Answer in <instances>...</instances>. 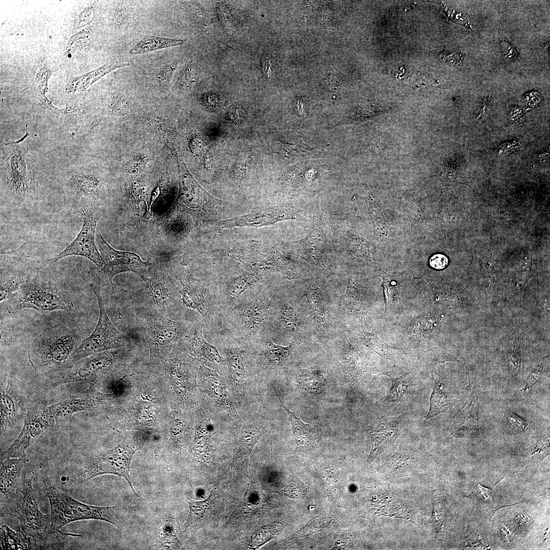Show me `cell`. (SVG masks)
<instances>
[{"instance_id": "obj_54", "label": "cell", "mask_w": 550, "mask_h": 550, "mask_svg": "<svg viewBox=\"0 0 550 550\" xmlns=\"http://www.w3.org/2000/svg\"><path fill=\"white\" fill-rule=\"evenodd\" d=\"M448 263V258L442 254H435L431 257L429 260L430 265L436 269L445 268Z\"/></svg>"}, {"instance_id": "obj_33", "label": "cell", "mask_w": 550, "mask_h": 550, "mask_svg": "<svg viewBox=\"0 0 550 550\" xmlns=\"http://www.w3.org/2000/svg\"><path fill=\"white\" fill-rule=\"evenodd\" d=\"M185 41L169 38L148 35L140 41L129 51L131 55L146 53L163 48L179 46Z\"/></svg>"}, {"instance_id": "obj_5", "label": "cell", "mask_w": 550, "mask_h": 550, "mask_svg": "<svg viewBox=\"0 0 550 550\" xmlns=\"http://www.w3.org/2000/svg\"><path fill=\"white\" fill-rule=\"evenodd\" d=\"M142 447V444L138 438L131 434L126 433L124 438L116 447L86 463L76 473L72 482L79 484L99 475H115L123 478L135 495L140 497L132 485L130 468L134 454Z\"/></svg>"}, {"instance_id": "obj_20", "label": "cell", "mask_w": 550, "mask_h": 550, "mask_svg": "<svg viewBox=\"0 0 550 550\" xmlns=\"http://www.w3.org/2000/svg\"><path fill=\"white\" fill-rule=\"evenodd\" d=\"M111 395L93 392L78 393L47 406V410L54 423L58 419L69 417L74 413L95 408Z\"/></svg>"}, {"instance_id": "obj_17", "label": "cell", "mask_w": 550, "mask_h": 550, "mask_svg": "<svg viewBox=\"0 0 550 550\" xmlns=\"http://www.w3.org/2000/svg\"><path fill=\"white\" fill-rule=\"evenodd\" d=\"M0 425L1 432L15 427L25 415L24 398L18 384L5 376L1 381Z\"/></svg>"}, {"instance_id": "obj_14", "label": "cell", "mask_w": 550, "mask_h": 550, "mask_svg": "<svg viewBox=\"0 0 550 550\" xmlns=\"http://www.w3.org/2000/svg\"><path fill=\"white\" fill-rule=\"evenodd\" d=\"M315 223V227L306 237L291 242L290 245L293 254L328 274L332 266L330 258L332 245L323 228L324 224L319 222Z\"/></svg>"}, {"instance_id": "obj_48", "label": "cell", "mask_w": 550, "mask_h": 550, "mask_svg": "<svg viewBox=\"0 0 550 550\" xmlns=\"http://www.w3.org/2000/svg\"><path fill=\"white\" fill-rule=\"evenodd\" d=\"M447 518V512L441 503L435 501L433 509L430 519V522L436 527V530L441 528Z\"/></svg>"}, {"instance_id": "obj_39", "label": "cell", "mask_w": 550, "mask_h": 550, "mask_svg": "<svg viewBox=\"0 0 550 550\" xmlns=\"http://www.w3.org/2000/svg\"><path fill=\"white\" fill-rule=\"evenodd\" d=\"M212 494L213 491L208 498L203 501L188 500L189 511L184 524L185 532L197 528L203 519L209 506Z\"/></svg>"}, {"instance_id": "obj_1", "label": "cell", "mask_w": 550, "mask_h": 550, "mask_svg": "<svg viewBox=\"0 0 550 550\" xmlns=\"http://www.w3.org/2000/svg\"><path fill=\"white\" fill-rule=\"evenodd\" d=\"M82 339L74 324L62 323L46 328L32 344L29 361L36 371H55L68 362Z\"/></svg>"}, {"instance_id": "obj_28", "label": "cell", "mask_w": 550, "mask_h": 550, "mask_svg": "<svg viewBox=\"0 0 550 550\" xmlns=\"http://www.w3.org/2000/svg\"><path fill=\"white\" fill-rule=\"evenodd\" d=\"M200 369L205 376L206 387L211 397L219 404L227 408L234 417L238 418L237 411L230 398L226 386L218 374L215 371L202 365H200Z\"/></svg>"}, {"instance_id": "obj_13", "label": "cell", "mask_w": 550, "mask_h": 550, "mask_svg": "<svg viewBox=\"0 0 550 550\" xmlns=\"http://www.w3.org/2000/svg\"><path fill=\"white\" fill-rule=\"evenodd\" d=\"M141 279L151 304L149 307L169 316L179 292L167 270L160 264L151 263Z\"/></svg>"}, {"instance_id": "obj_22", "label": "cell", "mask_w": 550, "mask_h": 550, "mask_svg": "<svg viewBox=\"0 0 550 550\" xmlns=\"http://www.w3.org/2000/svg\"><path fill=\"white\" fill-rule=\"evenodd\" d=\"M424 463V457L417 450L403 446L385 464L384 473L391 477H401L420 470Z\"/></svg>"}, {"instance_id": "obj_40", "label": "cell", "mask_w": 550, "mask_h": 550, "mask_svg": "<svg viewBox=\"0 0 550 550\" xmlns=\"http://www.w3.org/2000/svg\"><path fill=\"white\" fill-rule=\"evenodd\" d=\"M293 346V343L284 346L268 341L263 351L264 363L269 366L281 364L289 357Z\"/></svg>"}, {"instance_id": "obj_43", "label": "cell", "mask_w": 550, "mask_h": 550, "mask_svg": "<svg viewBox=\"0 0 550 550\" xmlns=\"http://www.w3.org/2000/svg\"><path fill=\"white\" fill-rule=\"evenodd\" d=\"M276 526L274 525L263 527L254 532L248 540V546L251 548L259 547L267 541L272 538L276 534Z\"/></svg>"}, {"instance_id": "obj_21", "label": "cell", "mask_w": 550, "mask_h": 550, "mask_svg": "<svg viewBox=\"0 0 550 550\" xmlns=\"http://www.w3.org/2000/svg\"><path fill=\"white\" fill-rule=\"evenodd\" d=\"M373 501L376 513L392 517L404 519L421 527V521L417 510L408 501L389 493H378Z\"/></svg>"}, {"instance_id": "obj_38", "label": "cell", "mask_w": 550, "mask_h": 550, "mask_svg": "<svg viewBox=\"0 0 550 550\" xmlns=\"http://www.w3.org/2000/svg\"><path fill=\"white\" fill-rule=\"evenodd\" d=\"M70 182L71 186L75 190L86 196L96 195L101 186L100 179L89 173H79L74 175Z\"/></svg>"}, {"instance_id": "obj_23", "label": "cell", "mask_w": 550, "mask_h": 550, "mask_svg": "<svg viewBox=\"0 0 550 550\" xmlns=\"http://www.w3.org/2000/svg\"><path fill=\"white\" fill-rule=\"evenodd\" d=\"M181 343L190 354L205 362L219 364L222 361L217 348L205 340L203 325L200 322H194L190 326Z\"/></svg>"}, {"instance_id": "obj_55", "label": "cell", "mask_w": 550, "mask_h": 550, "mask_svg": "<svg viewBox=\"0 0 550 550\" xmlns=\"http://www.w3.org/2000/svg\"><path fill=\"white\" fill-rule=\"evenodd\" d=\"M119 6L117 9L116 8L114 16L115 20L120 24V22L125 21L130 17L131 12L128 7H123V5Z\"/></svg>"}, {"instance_id": "obj_11", "label": "cell", "mask_w": 550, "mask_h": 550, "mask_svg": "<svg viewBox=\"0 0 550 550\" xmlns=\"http://www.w3.org/2000/svg\"><path fill=\"white\" fill-rule=\"evenodd\" d=\"M25 457L1 460V517L14 515L19 505L23 488L22 469Z\"/></svg>"}, {"instance_id": "obj_51", "label": "cell", "mask_w": 550, "mask_h": 550, "mask_svg": "<svg viewBox=\"0 0 550 550\" xmlns=\"http://www.w3.org/2000/svg\"><path fill=\"white\" fill-rule=\"evenodd\" d=\"M507 419L513 431L515 433L525 431L529 425L528 422L518 416L511 410H509L507 414Z\"/></svg>"}, {"instance_id": "obj_32", "label": "cell", "mask_w": 550, "mask_h": 550, "mask_svg": "<svg viewBox=\"0 0 550 550\" xmlns=\"http://www.w3.org/2000/svg\"><path fill=\"white\" fill-rule=\"evenodd\" d=\"M2 549H37L34 540L19 528L15 532L7 525L0 528Z\"/></svg>"}, {"instance_id": "obj_30", "label": "cell", "mask_w": 550, "mask_h": 550, "mask_svg": "<svg viewBox=\"0 0 550 550\" xmlns=\"http://www.w3.org/2000/svg\"><path fill=\"white\" fill-rule=\"evenodd\" d=\"M430 398V406L426 419L429 420L446 412L451 405V394L447 383L439 378H434Z\"/></svg>"}, {"instance_id": "obj_37", "label": "cell", "mask_w": 550, "mask_h": 550, "mask_svg": "<svg viewBox=\"0 0 550 550\" xmlns=\"http://www.w3.org/2000/svg\"><path fill=\"white\" fill-rule=\"evenodd\" d=\"M308 284V288L306 295L314 317L319 323L325 324L326 303L321 293L322 291L317 283L309 282Z\"/></svg>"}, {"instance_id": "obj_58", "label": "cell", "mask_w": 550, "mask_h": 550, "mask_svg": "<svg viewBox=\"0 0 550 550\" xmlns=\"http://www.w3.org/2000/svg\"><path fill=\"white\" fill-rule=\"evenodd\" d=\"M476 487L477 490L479 491H478V494L480 497H483L485 500H486V499H490V497L488 495V492H490V490L482 487L480 484H478Z\"/></svg>"}, {"instance_id": "obj_26", "label": "cell", "mask_w": 550, "mask_h": 550, "mask_svg": "<svg viewBox=\"0 0 550 550\" xmlns=\"http://www.w3.org/2000/svg\"><path fill=\"white\" fill-rule=\"evenodd\" d=\"M264 432L263 427L257 421L248 423L242 426L236 443L233 464L249 457Z\"/></svg>"}, {"instance_id": "obj_15", "label": "cell", "mask_w": 550, "mask_h": 550, "mask_svg": "<svg viewBox=\"0 0 550 550\" xmlns=\"http://www.w3.org/2000/svg\"><path fill=\"white\" fill-rule=\"evenodd\" d=\"M23 428L17 438L1 455V459L25 457L27 449L48 427L54 424L49 417L47 406L38 403L28 411Z\"/></svg>"}, {"instance_id": "obj_2", "label": "cell", "mask_w": 550, "mask_h": 550, "mask_svg": "<svg viewBox=\"0 0 550 550\" xmlns=\"http://www.w3.org/2000/svg\"><path fill=\"white\" fill-rule=\"evenodd\" d=\"M6 307L10 314L23 309H33L42 313L60 310H74L69 295L43 272L37 273L22 284L6 299Z\"/></svg>"}, {"instance_id": "obj_10", "label": "cell", "mask_w": 550, "mask_h": 550, "mask_svg": "<svg viewBox=\"0 0 550 550\" xmlns=\"http://www.w3.org/2000/svg\"><path fill=\"white\" fill-rule=\"evenodd\" d=\"M96 242L102 258L100 270L109 279L114 292L113 280L117 274L130 271L141 278L146 274L151 263L143 261L135 253L119 251L112 247L104 239L98 228Z\"/></svg>"}, {"instance_id": "obj_53", "label": "cell", "mask_w": 550, "mask_h": 550, "mask_svg": "<svg viewBox=\"0 0 550 550\" xmlns=\"http://www.w3.org/2000/svg\"><path fill=\"white\" fill-rule=\"evenodd\" d=\"M144 188L142 184L137 182H133L128 188V193L132 201L136 204H139V201H142Z\"/></svg>"}, {"instance_id": "obj_52", "label": "cell", "mask_w": 550, "mask_h": 550, "mask_svg": "<svg viewBox=\"0 0 550 550\" xmlns=\"http://www.w3.org/2000/svg\"><path fill=\"white\" fill-rule=\"evenodd\" d=\"M176 68V64L175 63L167 64L161 67L157 76L158 81L162 84L170 83Z\"/></svg>"}, {"instance_id": "obj_12", "label": "cell", "mask_w": 550, "mask_h": 550, "mask_svg": "<svg viewBox=\"0 0 550 550\" xmlns=\"http://www.w3.org/2000/svg\"><path fill=\"white\" fill-rule=\"evenodd\" d=\"M331 229L333 236L331 245L335 253L345 260L371 265L368 244L359 235L354 224L347 220H336L333 222Z\"/></svg>"}, {"instance_id": "obj_34", "label": "cell", "mask_w": 550, "mask_h": 550, "mask_svg": "<svg viewBox=\"0 0 550 550\" xmlns=\"http://www.w3.org/2000/svg\"><path fill=\"white\" fill-rule=\"evenodd\" d=\"M30 278L23 272L15 269L1 268L0 300L7 299L17 291L20 286Z\"/></svg>"}, {"instance_id": "obj_24", "label": "cell", "mask_w": 550, "mask_h": 550, "mask_svg": "<svg viewBox=\"0 0 550 550\" xmlns=\"http://www.w3.org/2000/svg\"><path fill=\"white\" fill-rule=\"evenodd\" d=\"M478 408L477 401L473 399L455 415L450 427L453 436L472 438L480 435Z\"/></svg>"}, {"instance_id": "obj_6", "label": "cell", "mask_w": 550, "mask_h": 550, "mask_svg": "<svg viewBox=\"0 0 550 550\" xmlns=\"http://www.w3.org/2000/svg\"><path fill=\"white\" fill-rule=\"evenodd\" d=\"M138 318L149 345L151 360L167 356L177 343L181 342L190 327L185 322L172 320L150 307L142 310Z\"/></svg>"}, {"instance_id": "obj_42", "label": "cell", "mask_w": 550, "mask_h": 550, "mask_svg": "<svg viewBox=\"0 0 550 550\" xmlns=\"http://www.w3.org/2000/svg\"><path fill=\"white\" fill-rule=\"evenodd\" d=\"M255 477L250 481L247 489L240 505L241 510L252 511L258 505L260 501L259 491Z\"/></svg>"}, {"instance_id": "obj_57", "label": "cell", "mask_w": 550, "mask_h": 550, "mask_svg": "<svg viewBox=\"0 0 550 550\" xmlns=\"http://www.w3.org/2000/svg\"><path fill=\"white\" fill-rule=\"evenodd\" d=\"M262 64L263 70L264 74L266 76H269L271 72V62L270 60L269 54L267 52H265L263 55L262 58Z\"/></svg>"}, {"instance_id": "obj_41", "label": "cell", "mask_w": 550, "mask_h": 550, "mask_svg": "<svg viewBox=\"0 0 550 550\" xmlns=\"http://www.w3.org/2000/svg\"><path fill=\"white\" fill-rule=\"evenodd\" d=\"M178 525L174 518L169 517L165 521L161 533V543L164 547H171L178 543Z\"/></svg>"}, {"instance_id": "obj_45", "label": "cell", "mask_w": 550, "mask_h": 550, "mask_svg": "<svg viewBox=\"0 0 550 550\" xmlns=\"http://www.w3.org/2000/svg\"><path fill=\"white\" fill-rule=\"evenodd\" d=\"M279 323L284 329L295 331L297 326L296 315L289 304H285L281 309Z\"/></svg>"}, {"instance_id": "obj_46", "label": "cell", "mask_w": 550, "mask_h": 550, "mask_svg": "<svg viewBox=\"0 0 550 550\" xmlns=\"http://www.w3.org/2000/svg\"><path fill=\"white\" fill-rule=\"evenodd\" d=\"M194 446L195 451L202 458L206 457L209 452V436L207 431L203 428L199 430L196 434Z\"/></svg>"}, {"instance_id": "obj_35", "label": "cell", "mask_w": 550, "mask_h": 550, "mask_svg": "<svg viewBox=\"0 0 550 550\" xmlns=\"http://www.w3.org/2000/svg\"><path fill=\"white\" fill-rule=\"evenodd\" d=\"M297 383L309 393H321L328 386L321 371L312 369L302 370L297 377Z\"/></svg>"}, {"instance_id": "obj_25", "label": "cell", "mask_w": 550, "mask_h": 550, "mask_svg": "<svg viewBox=\"0 0 550 550\" xmlns=\"http://www.w3.org/2000/svg\"><path fill=\"white\" fill-rule=\"evenodd\" d=\"M275 392L282 406L288 415L293 435L296 444V450H307L313 448L319 439L318 429L310 424L304 423L294 413L286 407L277 394L276 390Z\"/></svg>"}, {"instance_id": "obj_44", "label": "cell", "mask_w": 550, "mask_h": 550, "mask_svg": "<svg viewBox=\"0 0 550 550\" xmlns=\"http://www.w3.org/2000/svg\"><path fill=\"white\" fill-rule=\"evenodd\" d=\"M362 340L364 344L379 354L389 356L390 355L398 354L399 349H393L379 343L376 336L368 333L362 334Z\"/></svg>"}, {"instance_id": "obj_3", "label": "cell", "mask_w": 550, "mask_h": 550, "mask_svg": "<svg viewBox=\"0 0 550 550\" xmlns=\"http://www.w3.org/2000/svg\"><path fill=\"white\" fill-rule=\"evenodd\" d=\"M33 476L30 473L23 477L22 497L14 516L19 521L20 530L34 540L37 549L59 548L67 536L80 535L52 529L50 515L42 513L39 508L33 488Z\"/></svg>"}, {"instance_id": "obj_49", "label": "cell", "mask_w": 550, "mask_h": 550, "mask_svg": "<svg viewBox=\"0 0 550 550\" xmlns=\"http://www.w3.org/2000/svg\"><path fill=\"white\" fill-rule=\"evenodd\" d=\"M196 70L193 63H189L185 67L177 82L179 86L183 88L189 87L195 82Z\"/></svg>"}, {"instance_id": "obj_9", "label": "cell", "mask_w": 550, "mask_h": 550, "mask_svg": "<svg viewBox=\"0 0 550 550\" xmlns=\"http://www.w3.org/2000/svg\"><path fill=\"white\" fill-rule=\"evenodd\" d=\"M81 211L83 223L80 232L66 249L54 257L52 262L69 256H79L87 258L100 269L102 258L96 246V232L101 212L91 204L84 207Z\"/></svg>"}, {"instance_id": "obj_4", "label": "cell", "mask_w": 550, "mask_h": 550, "mask_svg": "<svg viewBox=\"0 0 550 550\" xmlns=\"http://www.w3.org/2000/svg\"><path fill=\"white\" fill-rule=\"evenodd\" d=\"M50 506L52 529H60L70 522L81 520H101L119 528L121 527L120 512L117 506H97L88 505L76 500L53 485L46 486Z\"/></svg>"}, {"instance_id": "obj_36", "label": "cell", "mask_w": 550, "mask_h": 550, "mask_svg": "<svg viewBox=\"0 0 550 550\" xmlns=\"http://www.w3.org/2000/svg\"><path fill=\"white\" fill-rule=\"evenodd\" d=\"M262 276L252 272L233 278L226 286V293L231 300L237 299L242 293L257 281Z\"/></svg>"}, {"instance_id": "obj_7", "label": "cell", "mask_w": 550, "mask_h": 550, "mask_svg": "<svg viewBox=\"0 0 550 550\" xmlns=\"http://www.w3.org/2000/svg\"><path fill=\"white\" fill-rule=\"evenodd\" d=\"M91 286L97 299L99 309L98 322L91 335L82 339L64 367L95 353L126 347L128 344V338L115 327L107 314L100 284L94 283Z\"/></svg>"}, {"instance_id": "obj_8", "label": "cell", "mask_w": 550, "mask_h": 550, "mask_svg": "<svg viewBox=\"0 0 550 550\" xmlns=\"http://www.w3.org/2000/svg\"><path fill=\"white\" fill-rule=\"evenodd\" d=\"M125 347L95 353L55 370L56 373L48 383L54 387L68 383L88 381L96 376L106 374L122 358L126 350Z\"/></svg>"}, {"instance_id": "obj_19", "label": "cell", "mask_w": 550, "mask_h": 550, "mask_svg": "<svg viewBox=\"0 0 550 550\" xmlns=\"http://www.w3.org/2000/svg\"><path fill=\"white\" fill-rule=\"evenodd\" d=\"M403 421L401 416L390 418L378 416L369 423L368 430L371 439L372 448L367 463L375 458L391 446L403 431Z\"/></svg>"}, {"instance_id": "obj_16", "label": "cell", "mask_w": 550, "mask_h": 550, "mask_svg": "<svg viewBox=\"0 0 550 550\" xmlns=\"http://www.w3.org/2000/svg\"><path fill=\"white\" fill-rule=\"evenodd\" d=\"M304 216L300 210L292 207H268L252 211L239 216L218 222L222 228L235 227H261L274 224L278 222L289 219L303 220Z\"/></svg>"}, {"instance_id": "obj_18", "label": "cell", "mask_w": 550, "mask_h": 550, "mask_svg": "<svg viewBox=\"0 0 550 550\" xmlns=\"http://www.w3.org/2000/svg\"><path fill=\"white\" fill-rule=\"evenodd\" d=\"M174 276L179 282L182 304L199 313L205 320L209 319L211 303L208 290L201 281L186 270L176 267Z\"/></svg>"}, {"instance_id": "obj_29", "label": "cell", "mask_w": 550, "mask_h": 550, "mask_svg": "<svg viewBox=\"0 0 550 550\" xmlns=\"http://www.w3.org/2000/svg\"><path fill=\"white\" fill-rule=\"evenodd\" d=\"M383 374L389 376L392 386L384 401L387 403H403L408 398L414 386L412 377L408 373L393 371Z\"/></svg>"}, {"instance_id": "obj_47", "label": "cell", "mask_w": 550, "mask_h": 550, "mask_svg": "<svg viewBox=\"0 0 550 550\" xmlns=\"http://www.w3.org/2000/svg\"><path fill=\"white\" fill-rule=\"evenodd\" d=\"M147 157L143 154L135 155L125 164V167L128 173L132 174H138L143 170L146 162L148 160Z\"/></svg>"}, {"instance_id": "obj_27", "label": "cell", "mask_w": 550, "mask_h": 550, "mask_svg": "<svg viewBox=\"0 0 550 550\" xmlns=\"http://www.w3.org/2000/svg\"><path fill=\"white\" fill-rule=\"evenodd\" d=\"M269 305L270 300L265 297L255 298L247 303L240 316L243 327L250 333L256 332L265 320Z\"/></svg>"}, {"instance_id": "obj_56", "label": "cell", "mask_w": 550, "mask_h": 550, "mask_svg": "<svg viewBox=\"0 0 550 550\" xmlns=\"http://www.w3.org/2000/svg\"><path fill=\"white\" fill-rule=\"evenodd\" d=\"M441 59L444 62H449L450 64H455L461 62L462 59L458 54L452 53L450 52L444 51L439 56Z\"/></svg>"}, {"instance_id": "obj_50", "label": "cell", "mask_w": 550, "mask_h": 550, "mask_svg": "<svg viewBox=\"0 0 550 550\" xmlns=\"http://www.w3.org/2000/svg\"><path fill=\"white\" fill-rule=\"evenodd\" d=\"M129 111L130 105L127 100L119 96L114 98L112 103V115L117 116H125L128 114Z\"/></svg>"}, {"instance_id": "obj_31", "label": "cell", "mask_w": 550, "mask_h": 550, "mask_svg": "<svg viewBox=\"0 0 550 550\" xmlns=\"http://www.w3.org/2000/svg\"><path fill=\"white\" fill-rule=\"evenodd\" d=\"M225 352L226 356L229 375L235 386L243 389L247 379V372L240 354L235 345L230 341L226 343Z\"/></svg>"}]
</instances>
